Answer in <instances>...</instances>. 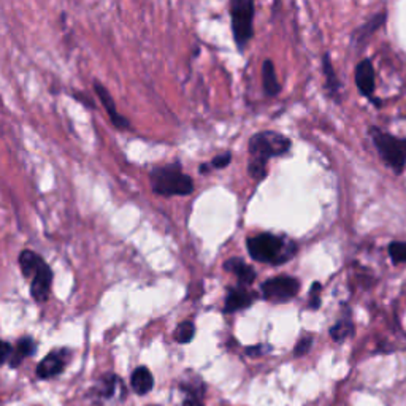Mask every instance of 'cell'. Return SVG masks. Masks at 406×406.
Returning <instances> with one entry per match:
<instances>
[{
  "instance_id": "3957f363",
  "label": "cell",
  "mask_w": 406,
  "mask_h": 406,
  "mask_svg": "<svg viewBox=\"0 0 406 406\" xmlns=\"http://www.w3.org/2000/svg\"><path fill=\"white\" fill-rule=\"evenodd\" d=\"M19 267L26 278H31L32 299L43 304L48 300L53 284V272L38 254L31 250H24L19 254Z\"/></svg>"
},
{
  "instance_id": "5b68a950",
  "label": "cell",
  "mask_w": 406,
  "mask_h": 406,
  "mask_svg": "<svg viewBox=\"0 0 406 406\" xmlns=\"http://www.w3.org/2000/svg\"><path fill=\"white\" fill-rule=\"evenodd\" d=\"M368 134L384 164L394 170L395 175H402L406 167V139L384 132L376 126H371Z\"/></svg>"
},
{
  "instance_id": "7c38bea8",
  "label": "cell",
  "mask_w": 406,
  "mask_h": 406,
  "mask_svg": "<svg viewBox=\"0 0 406 406\" xmlns=\"http://www.w3.org/2000/svg\"><path fill=\"white\" fill-rule=\"evenodd\" d=\"M223 268L225 272L235 274L242 286H251L257 278L256 270L251 265H247L243 259L240 257H230L227 259Z\"/></svg>"
},
{
  "instance_id": "8fae6325",
  "label": "cell",
  "mask_w": 406,
  "mask_h": 406,
  "mask_svg": "<svg viewBox=\"0 0 406 406\" xmlns=\"http://www.w3.org/2000/svg\"><path fill=\"white\" fill-rule=\"evenodd\" d=\"M94 89H95V94H97L99 99L102 100L103 107H105V109L108 112L109 119H112V122L114 124V127L129 129L130 122L126 118H124V116H121L118 113V109H116V103H114V100L112 97V94L108 92V89L103 86L100 81H94Z\"/></svg>"
},
{
  "instance_id": "603a6c76",
  "label": "cell",
  "mask_w": 406,
  "mask_h": 406,
  "mask_svg": "<svg viewBox=\"0 0 406 406\" xmlns=\"http://www.w3.org/2000/svg\"><path fill=\"white\" fill-rule=\"evenodd\" d=\"M311 345H313V338L311 336H304L297 345H295L294 348V354L297 356V357H301V356H305L309 353V349H311Z\"/></svg>"
},
{
  "instance_id": "ac0fdd59",
  "label": "cell",
  "mask_w": 406,
  "mask_h": 406,
  "mask_svg": "<svg viewBox=\"0 0 406 406\" xmlns=\"http://www.w3.org/2000/svg\"><path fill=\"white\" fill-rule=\"evenodd\" d=\"M351 335H354V324L349 314L343 316V318L340 321H336V324L330 328V336H332L335 341L346 340Z\"/></svg>"
},
{
  "instance_id": "5bb4252c",
  "label": "cell",
  "mask_w": 406,
  "mask_h": 406,
  "mask_svg": "<svg viewBox=\"0 0 406 406\" xmlns=\"http://www.w3.org/2000/svg\"><path fill=\"white\" fill-rule=\"evenodd\" d=\"M322 70H324V77H326V91L327 94L332 97L333 100H336V103H340V91H341V82L336 77V72L332 65V60H330L328 54H324L322 58Z\"/></svg>"
},
{
  "instance_id": "484cf974",
  "label": "cell",
  "mask_w": 406,
  "mask_h": 406,
  "mask_svg": "<svg viewBox=\"0 0 406 406\" xmlns=\"http://www.w3.org/2000/svg\"><path fill=\"white\" fill-rule=\"evenodd\" d=\"M246 354L250 356V357H259V356H262L264 354V346H251V348H246Z\"/></svg>"
},
{
  "instance_id": "277c9868",
  "label": "cell",
  "mask_w": 406,
  "mask_h": 406,
  "mask_svg": "<svg viewBox=\"0 0 406 406\" xmlns=\"http://www.w3.org/2000/svg\"><path fill=\"white\" fill-rule=\"evenodd\" d=\"M151 188L164 197L191 196L194 192V181L186 175L180 164H169L156 167L149 173Z\"/></svg>"
},
{
  "instance_id": "44dd1931",
  "label": "cell",
  "mask_w": 406,
  "mask_h": 406,
  "mask_svg": "<svg viewBox=\"0 0 406 406\" xmlns=\"http://www.w3.org/2000/svg\"><path fill=\"white\" fill-rule=\"evenodd\" d=\"M118 383H119V380H118V376H116V375L103 376L100 394L103 397H113V394L116 392V384H118Z\"/></svg>"
},
{
  "instance_id": "52a82bcc",
  "label": "cell",
  "mask_w": 406,
  "mask_h": 406,
  "mask_svg": "<svg viewBox=\"0 0 406 406\" xmlns=\"http://www.w3.org/2000/svg\"><path fill=\"white\" fill-rule=\"evenodd\" d=\"M300 291V281L289 274H278V277L265 279L260 284V294L264 300L273 304H283L294 299Z\"/></svg>"
},
{
  "instance_id": "83f0119b",
  "label": "cell",
  "mask_w": 406,
  "mask_h": 406,
  "mask_svg": "<svg viewBox=\"0 0 406 406\" xmlns=\"http://www.w3.org/2000/svg\"><path fill=\"white\" fill-rule=\"evenodd\" d=\"M211 170V165L210 164H202L201 165V173H206V171Z\"/></svg>"
},
{
  "instance_id": "cb8c5ba5",
  "label": "cell",
  "mask_w": 406,
  "mask_h": 406,
  "mask_svg": "<svg viewBox=\"0 0 406 406\" xmlns=\"http://www.w3.org/2000/svg\"><path fill=\"white\" fill-rule=\"evenodd\" d=\"M232 161V154L230 153H223V154H219L216 156L215 159L211 161V169H225L227 165L230 164Z\"/></svg>"
},
{
  "instance_id": "6da1fadb",
  "label": "cell",
  "mask_w": 406,
  "mask_h": 406,
  "mask_svg": "<svg viewBox=\"0 0 406 406\" xmlns=\"http://www.w3.org/2000/svg\"><path fill=\"white\" fill-rule=\"evenodd\" d=\"M292 141L286 135L274 132V130H264L251 137L247 144V173L256 181H262L267 176V164L273 157H279L291 151Z\"/></svg>"
},
{
  "instance_id": "30bf717a",
  "label": "cell",
  "mask_w": 406,
  "mask_h": 406,
  "mask_svg": "<svg viewBox=\"0 0 406 406\" xmlns=\"http://www.w3.org/2000/svg\"><path fill=\"white\" fill-rule=\"evenodd\" d=\"M254 300H256V294L247 291L245 286L229 287L224 300V313L230 314L242 311V309L250 308L254 304Z\"/></svg>"
},
{
  "instance_id": "2e32d148",
  "label": "cell",
  "mask_w": 406,
  "mask_h": 406,
  "mask_svg": "<svg viewBox=\"0 0 406 406\" xmlns=\"http://www.w3.org/2000/svg\"><path fill=\"white\" fill-rule=\"evenodd\" d=\"M36 341H33L31 336H23L18 343L16 346L13 348V353L10 357V367L11 368H16L21 365V362H23L26 357H31L33 353H36Z\"/></svg>"
},
{
  "instance_id": "d4e9b609",
  "label": "cell",
  "mask_w": 406,
  "mask_h": 406,
  "mask_svg": "<svg viewBox=\"0 0 406 406\" xmlns=\"http://www.w3.org/2000/svg\"><path fill=\"white\" fill-rule=\"evenodd\" d=\"M11 353H13V346L10 343L0 340V365H4L6 360H10Z\"/></svg>"
},
{
  "instance_id": "ffe728a7",
  "label": "cell",
  "mask_w": 406,
  "mask_h": 406,
  "mask_svg": "<svg viewBox=\"0 0 406 406\" xmlns=\"http://www.w3.org/2000/svg\"><path fill=\"white\" fill-rule=\"evenodd\" d=\"M389 256L395 265L406 264V242H392L389 245Z\"/></svg>"
},
{
  "instance_id": "4fadbf2b",
  "label": "cell",
  "mask_w": 406,
  "mask_h": 406,
  "mask_svg": "<svg viewBox=\"0 0 406 406\" xmlns=\"http://www.w3.org/2000/svg\"><path fill=\"white\" fill-rule=\"evenodd\" d=\"M388 21V13L381 11L378 15L371 16L367 23H363L359 29H356L353 33V43H356L357 46L365 45L367 41L370 40V37L373 36L376 31L381 29V26H384V23Z\"/></svg>"
},
{
  "instance_id": "8992f818",
  "label": "cell",
  "mask_w": 406,
  "mask_h": 406,
  "mask_svg": "<svg viewBox=\"0 0 406 406\" xmlns=\"http://www.w3.org/2000/svg\"><path fill=\"white\" fill-rule=\"evenodd\" d=\"M230 19L233 40L240 51H243L254 36V2L252 0H232Z\"/></svg>"
},
{
  "instance_id": "4316f807",
  "label": "cell",
  "mask_w": 406,
  "mask_h": 406,
  "mask_svg": "<svg viewBox=\"0 0 406 406\" xmlns=\"http://www.w3.org/2000/svg\"><path fill=\"white\" fill-rule=\"evenodd\" d=\"M183 406H205V405L202 403V400H201V398H197V397H189V395H186V398H184V403H183Z\"/></svg>"
},
{
  "instance_id": "7402d4cb",
  "label": "cell",
  "mask_w": 406,
  "mask_h": 406,
  "mask_svg": "<svg viewBox=\"0 0 406 406\" xmlns=\"http://www.w3.org/2000/svg\"><path fill=\"white\" fill-rule=\"evenodd\" d=\"M321 291H322V286L321 283H313L311 289H309V304L308 308L309 309H319L321 304H322V299H321Z\"/></svg>"
},
{
  "instance_id": "e0dca14e",
  "label": "cell",
  "mask_w": 406,
  "mask_h": 406,
  "mask_svg": "<svg viewBox=\"0 0 406 406\" xmlns=\"http://www.w3.org/2000/svg\"><path fill=\"white\" fill-rule=\"evenodd\" d=\"M130 384H132V389L137 392V394L146 395L154 386V378L146 367H139L132 373Z\"/></svg>"
},
{
  "instance_id": "9a60e30c",
  "label": "cell",
  "mask_w": 406,
  "mask_h": 406,
  "mask_svg": "<svg viewBox=\"0 0 406 406\" xmlns=\"http://www.w3.org/2000/svg\"><path fill=\"white\" fill-rule=\"evenodd\" d=\"M262 87L264 92L267 95H270V97H274V95H278L281 92V85L277 77V68H274V64L270 59H267L262 64Z\"/></svg>"
},
{
  "instance_id": "d6986e66",
  "label": "cell",
  "mask_w": 406,
  "mask_h": 406,
  "mask_svg": "<svg viewBox=\"0 0 406 406\" xmlns=\"http://www.w3.org/2000/svg\"><path fill=\"white\" fill-rule=\"evenodd\" d=\"M194 335H196L194 322L183 321L181 324H178L173 336H175V340L180 343V345H188V343L194 340Z\"/></svg>"
},
{
  "instance_id": "ba28073f",
  "label": "cell",
  "mask_w": 406,
  "mask_h": 406,
  "mask_svg": "<svg viewBox=\"0 0 406 406\" xmlns=\"http://www.w3.org/2000/svg\"><path fill=\"white\" fill-rule=\"evenodd\" d=\"M354 77H356V86L363 97H367L373 105L381 107V102L373 97L376 81H375V68L370 59H363L357 64Z\"/></svg>"
},
{
  "instance_id": "9c48e42d",
  "label": "cell",
  "mask_w": 406,
  "mask_h": 406,
  "mask_svg": "<svg viewBox=\"0 0 406 406\" xmlns=\"http://www.w3.org/2000/svg\"><path fill=\"white\" fill-rule=\"evenodd\" d=\"M70 353L67 349H56L48 354L43 360L38 363L37 376L40 380H50L64 371Z\"/></svg>"
},
{
  "instance_id": "7a4b0ae2",
  "label": "cell",
  "mask_w": 406,
  "mask_h": 406,
  "mask_svg": "<svg viewBox=\"0 0 406 406\" xmlns=\"http://www.w3.org/2000/svg\"><path fill=\"white\" fill-rule=\"evenodd\" d=\"M246 247L250 256L260 264L281 265L291 260L297 254L299 246L286 237L273 235V233H259L256 237L246 240Z\"/></svg>"
}]
</instances>
